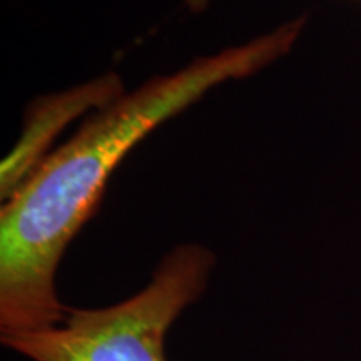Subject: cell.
I'll return each mask as SVG.
<instances>
[{
  "label": "cell",
  "instance_id": "cell-2",
  "mask_svg": "<svg viewBox=\"0 0 361 361\" xmlns=\"http://www.w3.org/2000/svg\"><path fill=\"white\" fill-rule=\"evenodd\" d=\"M216 255L200 243L174 246L142 290L104 308H67L56 326L0 335L7 350L29 361H168L166 338L200 301Z\"/></svg>",
  "mask_w": 361,
  "mask_h": 361
},
{
  "label": "cell",
  "instance_id": "cell-1",
  "mask_svg": "<svg viewBox=\"0 0 361 361\" xmlns=\"http://www.w3.org/2000/svg\"><path fill=\"white\" fill-rule=\"evenodd\" d=\"M306 16L154 75L85 117L0 209V335L56 326L67 308L56 276L67 247L101 206L121 162L149 134L231 80L252 78L291 51Z\"/></svg>",
  "mask_w": 361,
  "mask_h": 361
},
{
  "label": "cell",
  "instance_id": "cell-4",
  "mask_svg": "<svg viewBox=\"0 0 361 361\" xmlns=\"http://www.w3.org/2000/svg\"><path fill=\"white\" fill-rule=\"evenodd\" d=\"M209 2L211 0H186V7L192 13H201L209 7ZM358 2H361V0H358Z\"/></svg>",
  "mask_w": 361,
  "mask_h": 361
},
{
  "label": "cell",
  "instance_id": "cell-3",
  "mask_svg": "<svg viewBox=\"0 0 361 361\" xmlns=\"http://www.w3.org/2000/svg\"><path fill=\"white\" fill-rule=\"evenodd\" d=\"M128 90L117 72L30 101L20 135L0 169V200L7 201L52 152L54 142L79 117L111 106Z\"/></svg>",
  "mask_w": 361,
  "mask_h": 361
}]
</instances>
